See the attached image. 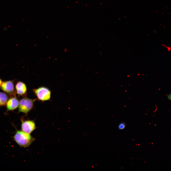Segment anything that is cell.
Returning a JSON list of instances; mask_svg holds the SVG:
<instances>
[{
	"instance_id": "9c48e42d",
	"label": "cell",
	"mask_w": 171,
	"mask_h": 171,
	"mask_svg": "<svg viewBox=\"0 0 171 171\" xmlns=\"http://www.w3.org/2000/svg\"><path fill=\"white\" fill-rule=\"evenodd\" d=\"M126 124L124 122H122L120 123L118 126V128L120 130L124 129L126 127Z\"/></svg>"
},
{
	"instance_id": "30bf717a",
	"label": "cell",
	"mask_w": 171,
	"mask_h": 171,
	"mask_svg": "<svg viewBox=\"0 0 171 171\" xmlns=\"http://www.w3.org/2000/svg\"><path fill=\"white\" fill-rule=\"evenodd\" d=\"M162 45L164 46L165 47H166V48H167L168 50V51H170L171 49V48L170 47H167L164 45Z\"/></svg>"
},
{
	"instance_id": "ba28073f",
	"label": "cell",
	"mask_w": 171,
	"mask_h": 171,
	"mask_svg": "<svg viewBox=\"0 0 171 171\" xmlns=\"http://www.w3.org/2000/svg\"><path fill=\"white\" fill-rule=\"evenodd\" d=\"M9 97L7 94L0 92V106H3L5 105Z\"/></svg>"
},
{
	"instance_id": "3957f363",
	"label": "cell",
	"mask_w": 171,
	"mask_h": 171,
	"mask_svg": "<svg viewBox=\"0 0 171 171\" xmlns=\"http://www.w3.org/2000/svg\"><path fill=\"white\" fill-rule=\"evenodd\" d=\"M33 91L39 100L44 101L49 100L50 99L51 92L47 88L42 86L33 89Z\"/></svg>"
},
{
	"instance_id": "8992f818",
	"label": "cell",
	"mask_w": 171,
	"mask_h": 171,
	"mask_svg": "<svg viewBox=\"0 0 171 171\" xmlns=\"http://www.w3.org/2000/svg\"><path fill=\"white\" fill-rule=\"evenodd\" d=\"M19 101L15 96H13L8 100L6 104L8 111L14 110L18 107Z\"/></svg>"
},
{
	"instance_id": "7c38bea8",
	"label": "cell",
	"mask_w": 171,
	"mask_h": 171,
	"mask_svg": "<svg viewBox=\"0 0 171 171\" xmlns=\"http://www.w3.org/2000/svg\"><path fill=\"white\" fill-rule=\"evenodd\" d=\"M2 81H1V79L0 78V85L2 83Z\"/></svg>"
},
{
	"instance_id": "52a82bcc",
	"label": "cell",
	"mask_w": 171,
	"mask_h": 171,
	"mask_svg": "<svg viewBox=\"0 0 171 171\" xmlns=\"http://www.w3.org/2000/svg\"><path fill=\"white\" fill-rule=\"evenodd\" d=\"M16 92L19 95L24 96L26 94L27 87L25 84L21 81H19L15 86Z\"/></svg>"
},
{
	"instance_id": "6da1fadb",
	"label": "cell",
	"mask_w": 171,
	"mask_h": 171,
	"mask_svg": "<svg viewBox=\"0 0 171 171\" xmlns=\"http://www.w3.org/2000/svg\"><path fill=\"white\" fill-rule=\"evenodd\" d=\"M13 138L19 146L24 147L29 146L35 140L30 134L20 130L17 131Z\"/></svg>"
},
{
	"instance_id": "7a4b0ae2",
	"label": "cell",
	"mask_w": 171,
	"mask_h": 171,
	"mask_svg": "<svg viewBox=\"0 0 171 171\" xmlns=\"http://www.w3.org/2000/svg\"><path fill=\"white\" fill-rule=\"evenodd\" d=\"M36 99H33L25 97L19 101V112L27 115L33 108Z\"/></svg>"
},
{
	"instance_id": "277c9868",
	"label": "cell",
	"mask_w": 171,
	"mask_h": 171,
	"mask_svg": "<svg viewBox=\"0 0 171 171\" xmlns=\"http://www.w3.org/2000/svg\"><path fill=\"white\" fill-rule=\"evenodd\" d=\"M0 88L6 93L13 96H15L14 84L13 81H8L2 82Z\"/></svg>"
},
{
	"instance_id": "5b68a950",
	"label": "cell",
	"mask_w": 171,
	"mask_h": 171,
	"mask_svg": "<svg viewBox=\"0 0 171 171\" xmlns=\"http://www.w3.org/2000/svg\"><path fill=\"white\" fill-rule=\"evenodd\" d=\"M21 120L22 131L30 134L36 128L35 123L33 120H24L23 119H21Z\"/></svg>"
},
{
	"instance_id": "8fae6325",
	"label": "cell",
	"mask_w": 171,
	"mask_h": 171,
	"mask_svg": "<svg viewBox=\"0 0 171 171\" xmlns=\"http://www.w3.org/2000/svg\"><path fill=\"white\" fill-rule=\"evenodd\" d=\"M171 93L169 94L167 96L168 99L170 100H171Z\"/></svg>"
}]
</instances>
